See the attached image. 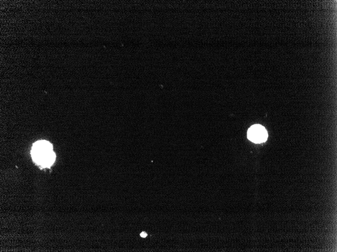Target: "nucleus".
Instances as JSON below:
<instances>
[{
	"instance_id": "1",
	"label": "nucleus",
	"mask_w": 337,
	"mask_h": 252,
	"mask_svg": "<svg viewBox=\"0 0 337 252\" xmlns=\"http://www.w3.org/2000/svg\"><path fill=\"white\" fill-rule=\"evenodd\" d=\"M34 161L42 167L51 166L54 163L55 154L52 145L46 141H38L34 144L32 150Z\"/></svg>"
},
{
	"instance_id": "2",
	"label": "nucleus",
	"mask_w": 337,
	"mask_h": 252,
	"mask_svg": "<svg viewBox=\"0 0 337 252\" xmlns=\"http://www.w3.org/2000/svg\"><path fill=\"white\" fill-rule=\"evenodd\" d=\"M268 134L265 128L259 125L252 126L248 130V137L252 142L260 144L267 140Z\"/></svg>"
},
{
	"instance_id": "3",
	"label": "nucleus",
	"mask_w": 337,
	"mask_h": 252,
	"mask_svg": "<svg viewBox=\"0 0 337 252\" xmlns=\"http://www.w3.org/2000/svg\"><path fill=\"white\" fill-rule=\"evenodd\" d=\"M140 235H141V237H142V238H146L148 235L146 232H142Z\"/></svg>"
}]
</instances>
